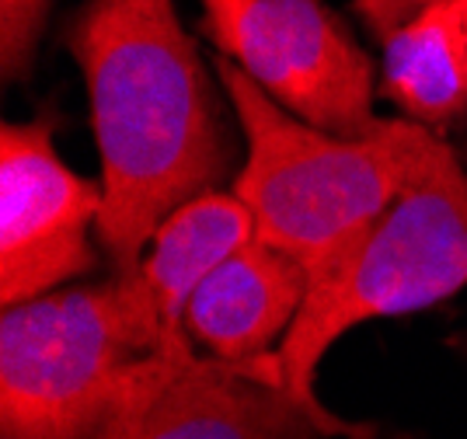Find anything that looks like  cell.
Segmentation results:
<instances>
[{"instance_id": "cell-2", "label": "cell", "mask_w": 467, "mask_h": 439, "mask_svg": "<svg viewBox=\"0 0 467 439\" xmlns=\"http://www.w3.org/2000/svg\"><path fill=\"white\" fill-rule=\"evenodd\" d=\"M216 77L248 140L234 195L252 213L254 237L293 255L307 279L377 224L436 140L415 119H380L363 136L325 133L286 112L234 59H216Z\"/></svg>"}, {"instance_id": "cell-11", "label": "cell", "mask_w": 467, "mask_h": 439, "mask_svg": "<svg viewBox=\"0 0 467 439\" xmlns=\"http://www.w3.org/2000/svg\"><path fill=\"white\" fill-rule=\"evenodd\" d=\"M53 0H0V67L4 80H25L32 74L36 49L46 32Z\"/></svg>"}, {"instance_id": "cell-10", "label": "cell", "mask_w": 467, "mask_h": 439, "mask_svg": "<svg viewBox=\"0 0 467 439\" xmlns=\"http://www.w3.org/2000/svg\"><path fill=\"white\" fill-rule=\"evenodd\" d=\"M377 91L432 133L467 122V0H429L384 42Z\"/></svg>"}, {"instance_id": "cell-9", "label": "cell", "mask_w": 467, "mask_h": 439, "mask_svg": "<svg viewBox=\"0 0 467 439\" xmlns=\"http://www.w3.org/2000/svg\"><path fill=\"white\" fill-rule=\"evenodd\" d=\"M254 241V220L234 192H202L154 230L133 276H116L143 328L161 345L185 339V307L206 276Z\"/></svg>"}, {"instance_id": "cell-13", "label": "cell", "mask_w": 467, "mask_h": 439, "mask_svg": "<svg viewBox=\"0 0 467 439\" xmlns=\"http://www.w3.org/2000/svg\"><path fill=\"white\" fill-rule=\"evenodd\" d=\"M464 168H467V151H464Z\"/></svg>"}, {"instance_id": "cell-7", "label": "cell", "mask_w": 467, "mask_h": 439, "mask_svg": "<svg viewBox=\"0 0 467 439\" xmlns=\"http://www.w3.org/2000/svg\"><path fill=\"white\" fill-rule=\"evenodd\" d=\"M101 189L53 147V119L4 122L0 133V300L25 304L95 268Z\"/></svg>"}, {"instance_id": "cell-5", "label": "cell", "mask_w": 467, "mask_h": 439, "mask_svg": "<svg viewBox=\"0 0 467 439\" xmlns=\"http://www.w3.org/2000/svg\"><path fill=\"white\" fill-rule=\"evenodd\" d=\"M199 4V32L286 112L335 136H363L380 122L373 59L325 0Z\"/></svg>"}, {"instance_id": "cell-8", "label": "cell", "mask_w": 467, "mask_h": 439, "mask_svg": "<svg viewBox=\"0 0 467 439\" xmlns=\"http://www.w3.org/2000/svg\"><path fill=\"white\" fill-rule=\"evenodd\" d=\"M307 283L293 255L254 237L199 283L182 321L185 339L223 363H262L296 321Z\"/></svg>"}, {"instance_id": "cell-6", "label": "cell", "mask_w": 467, "mask_h": 439, "mask_svg": "<svg viewBox=\"0 0 467 439\" xmlns=\"http://www.w3.org/2000/svg\"><path fill=\"white\" fill-rule=\"evenodd\" d=\"M293 398L275 356L223 363L189 339L126 370L91 439H338Z\"/></svg>"}, {"instance_id": "cell-12", "label": "cell", "mask_w": 467, "mask_h": 439, "mask_svg": "<svg viewBox=\"0 0 467 439\" xmlns=\"http://www.w3.org/2000/svg\"><path fill=\"white\" fill-rule=\"evenodd\" d=\"M426 4L429 0H352L356 18L367 25V32H370L380 46H384L394 32H401Z\"/></svg>"}, {"instance_id": "cell-4", "label": "cell", "mask_w": 467, "mask_h": 439, "mask_svg": "<svg viewBox=\"0 0 467 439\" xmlns=\"http://www.w3.org/2000/svg\"><path fill=\"white\" fill-rule=\"evenodd\" d=\"M154 349L116 276L4 307L0 439H91L126 370Z\"/></svg>"}, {"instance_id": "cell-3", "label": "cell", "mask_w": 467, "mask_h": 439, "mask_svg": "<svg viewBox=\"0 0 467 439\" xmlns=\"http://www.w3.org/2000/svg\"><path fill=\"white\" fill-rule=\"evenodd\" d=\"M467 287V168L436 136L405 189L328 272L311 279L304 307L275 349L283 383L304 408L346 439H370V425L331 415L314 394L321 356L349 328L411 314Z\"/></svg>"}, {"instance_id": "cell-1", "label": "cell", "mask_w": 467, "mask_h": 439, "mask_svg": "<svg viewBox=\"0 0 467 439\" xmlns=\"http://www.w3.org/2000/svg\"><path fill=\"white\" fill-rule=\"evenodd\" d=\"M63 42L91 95L95 234L116 276H133L161 220L227 178L231 130L175 0H84Z\"/></svg>"}]
</instances>
